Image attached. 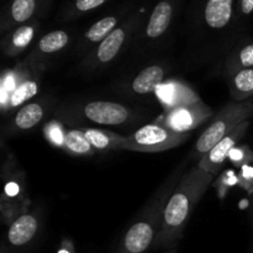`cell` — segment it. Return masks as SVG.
Segmentation results:
<instances>
[{
  "instance_id": "27",
  "label": "cell",
  "mask_w": 253,
  "mask_h": 253,
  "mask_svg": "<svg viewBox=\"0 0 253 253\" xmlns=\"http://www.w3.org/2000/svg\"><path fill=\"white\" fill-rule=\"evenodd\" d=\"M251 220L253 224V197H252V204H251Z\"/></svg>"
},
{
  "instance_id": "9",
  "label": "cell",
  "mask_w": 253,
  "mask_h": 253,
  "mask_svg": "<svg viewBox=\"0 0 253 253\" xmlns=\"http://www.w3.org/2000/svg\"><path fill=\"white\" fill-rule=\"evenodd\" d=\"M14 79H10V90L2 100V113H7L17 106H24L39 94L42 72L35 71L24 63L12 72Z\"/></svg>"
},
{
  "instance_id": "4",
  "label": "cell",
  "mask_w": 253,
  "mask_h": 253,
  "mask_svg": "<svg viewBox=\"0 0 253 253\" xmlns=\"http://www.w3.org/2000/svg\"><path fill=\"white\" fill-rule=\"evenodd\" d=\"M253 116V99L246 101H232L217 111L209 120V124L195 142L193 156L202 158L217 142L226 137L240 124L250 120Z\"/></svg>"
},
{
  "instance_id": "10",
  "label": "cell",
  "mask_w": 253,
  "mask_h": 253,
  "mask_svg": "<svg viewBox=\"0 0 253 253\" xmlns=\"http://www.w3.org/2000/svg\"><path fill=\"white\" fill-rule=\"evenodd\" d=\"M131 11H132V9H131L130 5H127V6H124L116 11L111 12V14L105 15L100 20L94 22L79 39L76 47L77 53L84 57L90 53L131 14Z\"/></svg>"
},
{
  "instance_id": "5",
  "label": "cell",
  "mask_w": 253,
  "mask_h": 253,
  "mask_svg": "<svg viewBox=\"0 0 253 253\" xmlns=\"http://www.w3.org/2000/svg\"><path fill=\"white\" fill-rule=\"evenodd\" d=\"M189 133L175 132L160 124H148L128 136H124L120 150L156 153L172 150L189 140Z\"/></svg>"
},
{
  "instance_id": "29",
  "label": "cell",
  "mask_w": 253,
  "mask_h": 253,
  "mask_svg": "<svg viewBox=\"0 0 253 253\" xmlns=\"http://www.w3.org/2000/svg\"><path fill=\"white\" fill-rule=\"evenodd\" d=\"M252 253H253V252H252Z\"/></svg>"
},
{
  "instance_id": "20",
  "label": "cell",
  "mask_w": 253,
  "mask_h": 253,
  "mask_svg": "<svg viewBox=\"0 0 253 253\" xmlns=\"http://www.w3.org/2000/svg\"><path fill=\"white\" fill-rule=\"evenodd\" d=\"M61 147L74 157H89L96 152L81 127L66 128L62 133Z\"/></svg>"
},
{
  "instance_id": "17",
  "label": "cell",
  "mask_w": 253,
  "mask_h": 253,
  "mask_svg": "<svg viewBox=\"0 0 253 253\" xmlns=\"http://www.w3.org/2000/svg\"><path fill=\"white\" fill-rule=\"evenodd\" d=\"M39 30L40 20H35V21L15 27L2 36L0 41V48L7 57H11V58L17 57L31 44Z\"/></svg>"
},
{
  "instance_id": "18",
  "label": "cell",
  "mask_w": 253,
  "mask_h": 253,
  "mask_svg": "<svg viewBox=\"0 0 253 253\" xmlns=\"http://www.w3.org/2000/svg\"><path fill=\"white\" fill-rule=\"evenodd\" d=\"M167 68L163 64H151L143 68L131 81L130 91L136 95L156 94L157 89L167 81Z\"/></svg>"
},
{
  "instance_id": "25",
  "label": "cell",
  "mask_w": 253,
  "mask_h": 253,
  "mask_svg": "<svg viewBox=\"0 0 253 253\" xmlns=\"http://www.w3.org/2000/svg\"><path fill=\"white\" fill-rule=\"evenodd\" d=\"M253 14V0H237L236 21L237 19H246Z\"/></svg>"
},
{
  "instance_id": "6",
  "label": "cell",
  "mask_w": 253,
  "mask_h": 253,
  "mask_svg": "<svg viewBox=\"0 0 253 253\" xmlns=\"http://www.w3.org/2000/svg\"><path fill=\"white\" fill-rule=\"evenodd\" d=\"M61 115L68 120H81L101 126H120L133 118L128 106L115 101L94 100L79 106L61 109Z\"/></svg>"
},
{
  "instance_id": "15",
  "label": "cell",
  "mask_w": 253,
  "mask_h": 253,
  "mask_svg": "<svg viewBox=\"0 0 253 253\" xmlns=\"http://www.w3.org/2000/svg\"><path fill=\"white\" fill-rule=\"evenodd\" d=\"M237 0H205L202 9L203 25L210 31H222L236 20Z\"/></svg>"
},
{
  "instance_id": "21",
  "label": "cell",
  "mask_w": 253,
  "mask_h": 253,
  "mask_svg": "<svg viewBox=\"0 0 253 253\" xmlns=\"http://www.w3.org/2000/svg\"><path fill=\"white\" fill-rule=\"evenodd\" d=\"M253 68V42H246L232 49L225 59L224 73L227 79L242 69Z\"/></svg>"
},
{
  "instance_id": "22",
  "label": "cell",
  "mask_w": 253,
  "mask_h": 253,
  "mask_svg": "<svg viewBox=\"0 0 253 253\" xmlns=\"http://www.w3.org/2000/svg\"><path fill=\"white\" fill-rule=\"evenodd\" d=\"M85 137L95 151L108 152V151L120 150V143L124 136L111 131L96 127H81Z\"/></svg>"
},
{
  "instance_id": "13",
  "label": "cell",
  "mask_w": 253,
  "mask_h": 253,
  "mask_svg": "<svg viewBox=\"0 0 253 253\" xmlns=\"http://www.w3.org/2000/svg\"><path fill=\"white\" fill-rule=\"evenodd\" d=\"M249 127L250 120L240 124L232 132H230L226 137H224L220 142H217L207 155L203 156L199 160V162H198V166L202 169L211 173V174H216L221 169L222 165H224L226 158L230 156V153L234 151L237 143L246 135Z\"/></svg>"
},
{
  "instance_id": "26",
  "label": "cell",
  "mask_w": 253,
  "mask_h": 253,
  "mask_svg": "<svg viewBox=\"0 0 253 253\" xmlns=\"http://www.w3.org/2000/svg\"><path fill=\"white\" fill-rule=\"evenodd\" d=\"M165 253H178V249L177 247H174V249H169V250H167Z\"/></svg>"
},
{
  "instance_id": "7",
  "label": "cell",
  "mask_w": 253,
  "mask_h": 253,
  "mask_svg": "<svg viewBox=\"0 0 253 253\" xmlns=\"http://www.w3.org/2000/svg\"><path fill=\"white\" fill-rule=\"evenodd\" d=\"M214 111L204 101L193 105L180 106V108L165 110V113L156 119L153 123L160 124L175 132L189 133V131L199 127L214 116Z\"/></svg>"
},
{
  "instance_id": "28",
  "label": "cell",
  "mask_w": 253,
  "mask_h": 253,
  "mask_svg": "<svg viewBox=\"0 0 253 253\" xmlns=\"http://www.w3.org/2000/svg\"><path fill=\"white\" fill-rule=\"evenodd\" d=\"M1 253H6V252H5V251H4V250H2V251H1Z\"/></svg>"
},
{
  "instance_id": "14",
  "label": "cell",
  "mask_w": 253,
  "mask_h": 253,
  "mask_svg": "<svg viewBox=\"0 0 253 253\" xmlns=\"http://www.w3.org/2000/svg\"><path fill=\"white\" fill-rule=\"evenodd\" d=\"M158 100L165 110L180 108V106L193 105L202 101L200 95L182 79H167L156 91Z\"/></svg>"
},
{
  "instance_id": "3",
  "label": "cell",
  "mask_w": 253,
  "mask_h": 253,
  "mask_svg": "<svg viewBox=\"0 0 253 253\" xmlns=\"http://www.w3.org/2000/svg\"><path fill=\"white\" fill-rule=\"evenodd\" d=\"M146 19L147 17L145 12L138 9L132 10L131 14L103 42L84 57L82 67L88 71H95L104 68L115 61L119 54L140 34Z\"/></svg>"
},
{
  "instance_id": "1",
  "label": "cell",
  "mask_w": 253,
  "mask_h": 253,
  "mask_svg": "<svg viewBox=\"0 0 253 253\" xmlns=\"http://www.w3.org/2000/svg\"><path fill=\"white\" fill-rule=\"evenodd\" d=\"M214 177V174L202 169L198 165L183 174L166 205L162 225L153 249L169 250L178 246L193 209L204 197Z\"/></svg>"
},
{
  "instance_id": "12",
  "label": "cell",
  "mask_w": 253,
  "mask_h": 253,
  "mask_svg": "<svg viewBox=\"0 0 253 253\" xmlns=\"http://www.w3.org/2000/svg\"><path fill=\"white\" fill-rule=\"evenodd\" d=\"M71 42V34L66 30H53L39 39L32 51L22 63L35 71L43 72L49 57L63 51Z\"/></svg>"
},
{
  "instance_id": "8",
  "label": "cell",
  "mask_w": 253,
  "mask_h": 253,
  "mask_svg": "<svg viewBox=\"0 0 253 253\" xmlns=\"http://www.w3.org/2000/svg\"><path fill=\"white\" fill-rule=\"evenodd\" d=\"M51 5L52 0H10L0 15V32L4 36L15 27L41 20Z\"/></svg>"
},
{
  "instance_id": "11",
  "label": "cell",
  "mask_w": 253,
  "mask_h": 253,
  "mask_svg": "<svg viewBox=\"0 0 253 253\" xmlns=\"http://www.w3.org/2000/svg\"><path fill=\"white\" fill-rule=\"evenodd\" d=\"M179 4L180 0H158L141 29V37L148 42L165 37L172 27Z\"/></svg>"
},
{
  "instance_id": "24",
  "label": "cell",
  "mask_w": 253,
  "mask_h": 253,
  "mask_svg": "<svg viewBox=\"0 0 253 253\" xmlns=\"http://www.w3.org/2000/svg\"><path fill=\"white\" fill-rule=\"evenodd\" d=\"M110 0H67L61 11L62 21L77 20L99 7L104 6Z\"/></svg>"
},
{
  "instance_id": "16",
  "label": "cell",
  "mask_w": 253,
  "mask_h": 253,
  "mask_svg": "<svg viewBox=\"0 0 253 253\" xmlns=\"http://www.w3.org/2000/svg\"><path fill=\"white\" fill-rule=\"evenodd\" d=\"M49 101L47 99L31 100L16 111L14 118L9 121L5 131L9 133H19L29 131L39 125L46 116Z\"/></svg>"
},
{
  "instance_id": "2",
  "label": "cell",
  "mask_w": 253,
  "mask_h": 253,
  "mask_svg": "<svg viewBox=\"0 0 253 253\" xmlns=\"http://www.w3.org/2000/svg\"><path fill=\"white\" fill-rule=\"evenodd\" d=\"M188 160L174 168L157 188L119 241L115 253H146L160 232L166 205L185 173Z\"/></svg>"
},
{
  "instance_id": "19",
  "label": "cell",
  "mask_w": 253,
  "mask_h": 253,
  "mask_svg": "<svg viewBox=\"0 0 253 253\" xmlns=\"http://www.w3.org/2000/svg\"><path fill=\"white\" fill-rule=\"evenodd\" d=\"M40 230V220L35 214H22L10 224L7 230V242L12 247L29 245Z\"/></svg>"
},
{
  "instance_id": "23",
  "label": "cell",
  "mask_w": 253,
  "mask_h": 253,
  "mask_svg": "<svg viewBox=\"0 0 253 253\" xmlns=\"http://www.w3.org/2000/svg\"><path fill=\"white\" fill-rule=\"evenodd\" d=\"M229 81V93L232 101H246L253 99V68L242 69Z\"/></svg>"
}]
</instances>
